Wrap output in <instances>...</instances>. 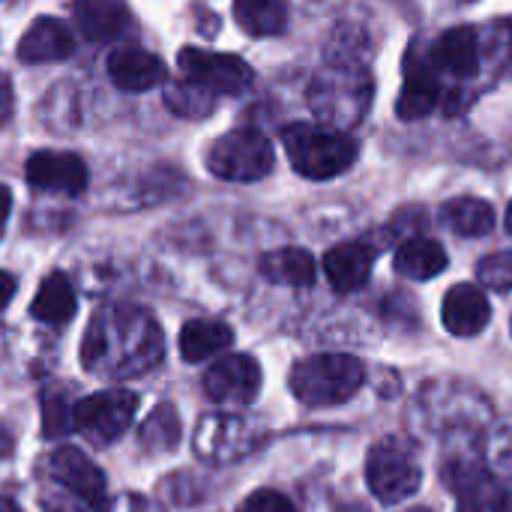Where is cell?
Returning <instances> with one entry per match:
<instances>
[{
	"mask_svg": "<svg viewBox=\"0 0 512 512\" xmlns=\"http://www.w3.org/2000/svg\"><path fill=\"white\" fill-rule=\"evenodd\" d=\"M165 357L156 318L138 306H108L90 318L81 342V363L90 375L126 381L147 375Z\"/></svg>",
	"mask_w": 512,
	"mask_h": 512,
	"instance_id": "obj_1",
	"label": "cell"
},
{
	"mask_svg": "<svg viewBox=\"0 0 512 512\" xmlns=\"http://www.w3.org/2000/svg\"><path fill=\"white\" fill-rule=\"evenodd\" d=\"M372 75L360 66H327L309 87V108L324 129L345 132L363 120L372 105Z\"/></svg>",
	"mask_w": 512,
	"mask_h": 512,
	"instance_id": "obj_2",
	"label": "cell"
},
{
	"mask_svg": "<svg viewBox=\"0 0 512 512\" xmlns=\"http://www.w3.org/2000/svg\"><path fill=\"white\" fill-rule=\"evenodd\" d=\"M363 363L348 354H315L291 369V393L309 408H330L348 402L363 387Z\"/></svg>",
	"mask_w": 512,
	"mask_h": 512,
	"instance_id": "obj_3",
	"label": "cell"
},
{
	"mask_svg": "<svg viewBox=\"0 0 512 512\" xmlns=\"http://www.w3.org/2000/svg\"><path fill=\"white\" fill-rule=\"evenodd\" d=\"M285 153L297 174L309 180H330L342 171H348L357 159V141L345 132L294 123L282 132Z\"/></svg>",
	"mask_w": 512,
	"mask_h": 512,
	"instance_id": "obj_4",
	"label": "cell"
},
{
	"mask_svg": "<svg viewBox=\"0 0 512 512\" xmlns=\"http://www.w3.org/2000/svg\"><path fill=\"white\" fill-rule=\"evenodd\" d=\"M276 165L273 144L258 129H234L216 138L207 150V168L219 180L255 183L267 177Z\"/></svg>",
	"mask_w": 512,
	"mask_h": 512,
	"instance_id": "obj_5",
	"label": "cell"
},
{
	"mask_svg": "<svg viewBox=\"0 0 512 512\" xmlns=\"http://www.w3.org/2000/svg\"><path fill=\"white\" fill-rule=\"evenodd\" d=\"M366 480L372 495L381 504H402L408 501L420 483H423V471L420 462L414 456V450L399 441V438H384L369 450L366 459Z\"/></svg>",
	"mask_w": 512,
	"mask_h": 512,
	"instance_id": "obj_6",
	"label": "cell"
},
{
	"mask_svg": "<svg viewBox=\"0 0 512 512\" xmlns=\"http://www.w3.org/2000/svg\"><path fill=\"white\" fill-rule=\"evenodd\" d=\"M138 411V396L129 390H105L96 396H87L72 411V426L84 438H90L99 447L114 444L126 435Z\"/></svg>",
	"mask_w": 512,
	"mask_h": 512,
	"instance_id": "obj_7",
	"label": "cell"
},
{
	"mask_svg": "<svg viewBox=\"0 0 512 512\" xmlns=\"http://www.w3.org/2000/svg\"><path fill=\"white\" fill-rule=\"evenodd\" d=\"M261 429L240 414H207L195 429V453L210 465H228L252 453Z\"/></svg>",
	"mask_w": 512,
	"mask_h": 512,
	"instance_id": "obj_8",
	"label": "cell"
},
{
	"mask_svg": "<svg viewBox=\"0 0 512 512\" xmlns=\"http://www.w3.org/2000/svg\"><path fill=\"white\" fill-rule=\"evenodd\" d=\"M183 78L207 87L210 93H225V96H240L252 84V66L237 57V54H219V51H204V48H183L177 57Z\"/></svg>",
	"mask_w": 512,
	"mask_h": 512,
	"instance_id": "obj_9",
	"label": "cell"
},
{
	"mask_svg": "<svg viewBox=\"0 0 512 512\" xmlns=\"http://www.w3.org/2000/svg\"><path fill=\"white\" fill-rule=\"evenodd\" d=\"M204 390L219 405H249L261 390V366L246 354H228L207 369Z\"/></svg>",
	"mask_w": 512,
	"mask_h": 512,
	"instance_id": "obj_10",
	"label": "cell"
},
{
	"mask_svg": "<svg viewBox=\"0 0 512 512\" xmlns=\"http://www.w3.org/2000/svg\"><path fill=\"white\" fill-rule=\"evenodd\" d=\"M27 183L51 195H81L87 186V165L75 153L39 150L27 159Z\"/></svg>",
	"mask_w": 512,
	"mask_h": 512,
	"instance_id": "obj_11",
	"label": "cell"
},
{
	"mask_svg": "<svg viewBox=\"0 0 512 512\" xmlns=\"http://www.w3.org/2000/svg\"><path fill=\"white\" fill-rule=\"evenodd\" d=\"M48 474L57 486L69 495L81 498L84 504L102 510L105 504V474L75 447H60L48 459Z\"/></svg>",
	"mask_w": 512,
	"mask_h": 512,
	"instance_id": "obj_12",
	"label": "cell"
},
{
	"mask_svg": "<svg viewBox=\"0 0 512 512\" xmlns=\"http://www.w3.org/2000/svg\"><path fill=\"white\" fill-rule=\"evenodd\" d=\"M165 63L144 51V48H114L108 54V78L117 90L123 93H141V90H153L165 81Z\"/></svg>",
	"mask_w": 512,
	"mask_h": 512,
	"instance_id": "obj_13",
	"label": "cell"
},
{
	"mask_svg": "<svg viewBox=\"0 0 512 512\" xmlns=\"http://www.w3.org/2000/svg\"><path fill=\"white\" fill-rule=\"evenodd\" d=\"M75 51V39L60 18L39 15L18 39V60L24 63H57Z\"/></svg>",
	"mask_w": 512,
	"mask_h": 512,
	"instance_id": "obj_14",
	"label": "cell"
},
{
	"mask_svg": "<svg viewBox=\"0 0 512 512\" xmlns=\"http://www.w3.org/2000/svg\"><path fill=\"white\" fill-rule=\"evenodd\" d=\"M372 264H375V249L363 240L339 243L324 255V273L339 294L360 291L372 276Z\"/></svg>",
	"mask_w": 512,
	"mask_h": 512,
	"instance_id": "obj_15",
	"label": "cell"
},
{
	"mask_svg": "<svg viewBox=\"0 0 512 512\" xmlns=\"http://www.w3.org/2000/svg\"><path fill=\"white\" fill-rule=\"evenodd\" d=\"M441 318L453 336L465 339V336H477L486 330L492 318V306H489V297L477 285H453L444 297Z\"/></svg>",
	"mask_w": 512,
	"mask_h": 512,
	"instance_id": "obj_16",
	"label": "cell"
},
{
	"mask_svg": "<svg viewBox=\"0 0 512 512\" xmlns=\"http://www.w3.org/2000/svg\"><path fill=\"white\" fill-rule=\"evenodd\" d=\"M81 33L93 42H114L129 30V6L123 0H72Z\"/></svg>",
	"mask_w": 512,
	"mask_h": 512,
	"instance_id": "obj_17",
	"label": "cell"
},
{
	"mask_svg": "<svg viewBox=\"0 0 512 512\" xmlns=\"http://www.w3.org/2000/svg\"><path fill=\"white\" fill-rule=\"evenodd\" d=\"M459 512H512V489L477 468H459Z\"/></svg>",
	"mask_w": 512,
	"mask_h": 512,
	"instance_id": "obj_18",
	"label": "cell"
},
{
	"mask_svg": "<svg viewBox=\"0 0 512 512\" xmlns=\"http://www.w3.org/2000/svg\"><path fill=\"white\" fill-rule=\"evenodd\" d=\"M261 273L273 285H288V288H309L318 279V264L306 249L285 246L276 252H267L261 258Z\"/></svg>",
	"mask_w": 512,
	"mask_h": 512,
	"instance_id": "obj_19",
	"label": "cell"
},
{
	"mask_svg": "<svg viewBox=\"0 0 512 512\" xmlns=\"http://www.w3.org/2000/svg\"><path fill=\"white\" fill-rule=\"evenodd\" d=\"M435 66L450 72V75H459V78H468L480 69V42H477V33L471 27H453L447 30L438 45H435V54H432Z\"/></svg>",
	"mask_w": 512,
	"mask_h": 512,
	"instance_id": "obj_20",
	"label": "cell"
},
{
	"mask_svg": "<svg viewBox=\"0 0 512 512\" xmlns=\"http://www.w3.org/2000/svg\"><path fill=\"white\" fill-rule=\"evenodd\" d=\"M396 270L405 276V279H435L438 273H444L447 267V252L441 243L429 240V237H411L399 246L396 258H393Z\"/></svg>",
	"mask_w": 512,
	"mask_h": 512,
	"instance_id": "obj_21",
	"label": "cell"
},
{
	"mask_svg": "<svg viewBox=\"0 0 512 512\" xmlns=\"http://www.w3.org/2000/svg\"><path fill=\"white\" fill-rule=\"evenodd\" d=\"M234 342V333L222 321H189L180 330V354L186 363H201L222 354Z\"/></svg>",
	"mask_w": 512,
	"mask_h": 512,
	"instance_id": "obj_22",
	"label": "cell"
},
{
	"mask_svg": "<svg viewBox=\"0 0 512 512\" xmlns=\"http://www.w3.org/2000/svg\"><path fill=\"white\" fill-rule=\"evenodd\" d=\"M438 99H441V87H438V78L432 75V69L411 66L408 75H405L396 111H399L402 120H420L429 111H435Z\"/></svg>",
	"mask_w": 512,
	"mask_h": 512,
	"instance_id": "obj_23",
	"label": "cell"
},
{
	"mask_svg": "<svg viewBox=\"0 0 512 512\" xmlns=\"http://www.w3.org/2000/svg\"><path fill=\"white\" fill-rule=\"evenodd\" d=\"M75 306L78 303H75L72 282L63 273H51L39 285V291H36V297L30 303V315L45 321V324H63V321H69L75 315Z\"/></svg>",
	"mask_w": 512,
	"mask_h": 512,
	"instance_id": "obj_24",
	"label": "cell"
},
{
	"mask_svg": "<svg viewBox=\"0 0 512 512\" xmlns=\"http://www.w3.org/2000/svg\"><path fill=\"white\" fill-rule=\"evenodd\" d=\"M234 18L249 36H276L288 24L285 0H234Z\"/></svg>",
	"mask_w": 512,
	"mask_h": 512,
	"instance_id": "obj_25",
	"label": "cell"
},
{
	"mask_svg": "<svg viewBox=\"0 0 512 512\" xmlns=\"http://www.w3.org/2000/svg\"><path fill=\"white\" fill-rule=\"evenodd\" d=\"M441 216L459 237H486L495 228V210L483 198H453Z\"/></svg>",
	"mask_w": 512,
	"mask_h": 512,
	"instance_id": "obj_26",
	"label": "cell"
},
{
	"mask_svg": "<svg viewBox=\"0 0 512 512\" xmlns=\"http://www.w3.org/2000/svg\"><path fill=\"white\" fill-rule=\"evenodd\" d=\"M165 105L177 114V117H186V120H204L216 111V93H210L207 87L183 78L177 84L168 87L165 93Z\"/></svg>",
	"mask_w": 512,
	"mask_h": 512,
	"instance_id": "obj_27",
	"label": "cell"
},
{
	"mask_svg": "<svg viewBox=\"0 0 512 512\" xmlns=\"http://www.w3.org/2000/svg\"><path fill=\"white\" fill-rule=\"evenodd\" d=\"M138 441L147 453H171L180 441V420L171 405H159L141 426Z\"/></svg>",
	"mask_w": 512,
	"mask_h": 512,
	"instance_id": "obj_28",
	"label": "cell"
},
{
	"mask_svg": "<svg viewBox=\"0 0 512 512\" xmlns=\"http://www.w3.org/2000/svg\"><path fill=\"white\" fill-rule=\"evenodd\" d=\"M42 432L45 438H63L69 432H75L72 426V411L75 405H69L66 393L60 387H51V390H42Z\"/></svg>",
	"mask_w": 512,
	"mask_h": 512,
	"instance_id": "obj_29",
	"label": "cell"
},
{
	"mask_svg": "<svg viewBox=\"0 0 512 512\" xmlns=\"http://www.w3.org/2000/svg\"><path fill=\"white\" fill-rule=\"evenodd\" d=\"M477 276L492 291H510L512 288V252H498L480 261Z\"/></svg>",
	"mask_w": 512,
	"mask_h": 512,
	"instance_id": "obj_30",
	"label": "cell"
},
{
	"mask_svg": "<svg viewBox=\"0 0 512 512\" xmlns=\"http://www.w3.org/2000/svg\"><path fill=\"white\" fill-rule=\"evenodd\" d=\"M237 512H297L294 504L282 495V492H273V489H261L255 495H249L240 510Z\"/></svg>",
	"mask_w": 512,
	"mask_h": 512,
	"instance_id": "obj_31",
	"label": "cell"
},
{
	"mask_svg": "<svg viewBox=\"0 0 512 512\" xmlns=\"http://www.w3.org/2000/svg\"><path fill=\"white\" fill-rule=\"evenodd\" d=\"M42 512H99L96 507H90V504H84L81 498H75V495H48V498H42Z\"/></svg>",
	"mask_w": 512,
	"mask_h": 512,
	"instance_id": "obj_32",
	"label": "cell"
},
{
	"mask_svg": "<svg viewBox=\"0 0 512 512\" xmlns=\"http://www.w3.org/2000/svg\"><path fill=\"white\" fill-rule=\"evenodd\" d=\"M111 512H162L150 498L141 495H123L111 504Z\"/></svg>",
	"mask_w": 512,
	"mask_h": 512,
	"instance_id": "obj_33",
	"label": "cell"
},
{
	"mask_svg": "<svg viewBox=\"0 0 512 512\" xmlns=\"http://www.w3.org/2000/svg\"><path fill=\"white\" fill-rule=\"evenodd\" d=\"M12 117V84L6 72H0V126H6Z\"/></svg>",
	"mask_w": 512,
	"mask_h": 512,
	"instance_id": "obj_34",
	"label": "cell"
},
{
	"mask_svg": "<svg viewBox=\"0 0 512 512\" xmlns=\"http://www.w3.org/2000/svg\"><path fill=\"white\" fill-rule=\"evenodd\" d=\"M9 210H12V192H9V186H0V237L9 222Z\"/></svg>",
	"mask_w": 512,
	"mask_h": 512,
	"instance_id": "obj_35",
	"label": "cell"
},
{
	"mask_svg": "<svg viewBox=\"0 0 512 512\" xmlns=\"http://www.w3.org/2000/svg\"><path fill=\"white\" fill-rule=\"evenodd\" d=\"M15 297V279L9 276V273H3L0 270V309L3 306H9V300Z\"/></svg>",
	"mask_w": 512,
	"mask_h": 512,
	"instance_id": "obj_36",
	"label": "cell"
},
{
	"mask_svg": "<svg viewBox=\"0 0 512 512\" xmlns=\"http://www.w3.org/2000/svg\"><path fill=\"white\" fill-rule=\"evenodd\" d=\"M0 512H18V507L9 498H0Z\"/></svg>",
	"mask_w": 512,
	"mask_h": 512,
	"instance_id": "obj_37",
	"label": "cell"
},
{
	"mask_svg": "<svg viewBox=\"0 0 512 512\" xmlns=\"http://www.w3.org/2000/svg\"><path fill=\"white\" fill-rule=\"evenodd\" d=\"M507 228H510V234H512V201H510V207H507Z\"/></svg>",
	"mask_w": 512,
	"mask_h": 512,
	"instance_id": "obj_38",
	"label": "cell"
},
{
	"mask_svg": "<svg viewBox=\"0 0 512 512\" xmlns=\"http://www.w3.org/2000/svg\"><path fill=\"white\" fill-rule=\"evenodd\" d=\"M414 512H426V510H414Z\"/></svg>",
	"mask_w": 512,
	"mask_h": 512,
	"instance_id": "obj_39",
	"label": "cell"
}]
</instances>
